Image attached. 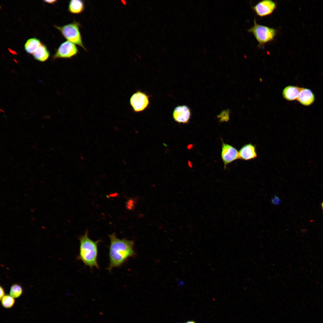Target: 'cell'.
I'll return each mask as SVG.
<instances>
[{"label": "cell", "mask_w": 323, "mask_h": 323, "mask_svg": "<svg viewBox=\"0 0 323 323\" xmlns=\"http://www.w3.org/2000/svg\"><path fill=\"white\" fill-rule=\"evenodd\" d=\"M109 237L110 240L109 252V263L107 269L110 272L113 268L121 266L129 258L134 256L135 253L133 240L119 239L115 232Z\"/></svg>", "instance_id": "1"}, {"label": "cell", "mask_w": 323, "mask_h": 323, "mask_svg": "<svg viewBox=\"0 0 323 323\" xmlns=\"http://www.w3.org/2000/svg\"><path fill=\"white\" fill-rule=\"evenodd\" d=\"M80 241L79 255L77 257L91 269L95 267L97 269L100 267L97 261L98 245L102 240L94 241L88 236V231L86 230L84 234L79 237Z\"/></svg>", "instance_id": "2"}, {"label": "cell", "mask_w": 323, "mask_h": 323, "mask_svg": "<svg viewBox=\"0 0 323 323\" xmlns=\"http://www.w3.org/2000/svg\"><path fill=\"white\" fill-rule=\"evenodd\" d=\"M81 26L80 24L75 20L62 26H55L56 28L67 41L79 46L85 51H87L83 44L80 30Z\"/></svg>", "instance_id": "3"}, {"label": "cell", "mask_w": 323, "mask_h": 323, "mask_svg": "<svg viewBox=\"0 0 323 323\" xmlns=\"http://www.w3.org/2000/svg\"><path fill=\"white\" fill-rule=\"evenodd\" d=\"M248 31L253 34L259 43V46L260 47L272 41L276 34L275 29L260 25L255 19L254 20V25Z\"/></svg>", "instance_id": "4"}, {"label": "cell", "mask_w": 323, "mask_h": 323, "mask_svg": "<svg viewBox=\"0 0 323 323\" xmlns=\"http://www.w3.org/2000/svg\"><path fill=\"white\" fill-rule=\"evenodd\" d=\"M150 97L139 90L134 93L130 99V103L134 112H141L147 108L150 104Z\"/></svg>", "instance_id": "5"}, {"label": "cell", "mask_w": 323, "mask_h": 323, "mask_svg": "<svg viewBox=\"0 0 323 323\" xmlns=\"http://www.w3.org/2000/svg\"><path fill=\"white\" fill-rule=\"evenodd\" d=\"M79 52L75 44L67 40L61 44L53 57L54 59H71L76 56Z\"/></svg>", "instance_id": "6"}, {"label": "cell", "mask_w": 323, "mask_h": 323, "mask_svg": "<svg viewBox=\"0 0 323 323\" xmlns=\"http://www.w3.org/2000/svg\"><path fill=\"white\" fill-rule=\"evenodd\" d=\"M221 157L225 169L228 164L239 159V152L232 145L224 143L222 139Z\"/></svg>", "instance_id": "7"}, {"label": "cell", "mask_w": 323, "mask_h": 323, "mask_svg": "<svg viewBox=\"0 0 323 323\" xmlns=\"http://www.w3.org/2000/svg\"><path fill=\"white\" fill-rule=\"evenodd\" d=\"M276 7L275 2L271 0H264L258 2L252 8L258 16L263 17L272 13Z\"/></svg>", "instance_id": "8"}, {"label": "cell", "mask_w": 323, "mask_h": 323, "mask_svg": "<svg viewBox=\"0 0 323 323\" xmlns=\"http://www.w3.org/2000/svg\"><path fill=\"white\" fill-rule=\"evenodd\" d=\"M191 112L190 109L186 105L178 106L176 107L173 113L174 120L179 124H187L190 120Z\"/></svg>", "instance_id": "9"}, {"label": "cell", "mask_w": 323, "mask_h": 323, "mask_svg": "<svg viewBox=\"0 0 323 323\" xmlns=\"http://www.w3.org/2000/svg\"><path fill=\"white\" fill-rule=\"evenodd\" d=\"M297 100L303 105L309 106L314 102L315 100V95L310 89L301 88Z\"/></svg>", "instance_id": "10"}, {"label": "cell", "mask_w": 323, "mask_h": 323, "mask_svg": "<svg viewBox=\"0 0 323 323\" xmlns=\"http://www.w3.org/2000/svg\"><path fill=\"white\" fill-rule=\"evenodd\" d=\"M239 158L244 160H249L256 158L257 155L255 147L251 144L243 146L239 152Z\"/></svg>", "instance_id": "11"}, {"label": "cell", "mask_w": 323, "mask_h": 323, "mask_svg": "<svg viewBox=\"0 0 323 323\" xmlns=\"http://www.w3.org/2000/svg\"><path fill=\"white\" fill-rule=\"evenodd\" d=\"M300 87L293 86H289L285 87L282 92L283 97L288 101L297 100L298 97Z\"/></svg>", "instance_id": "12"}, {"label": "cell", "mask_w": 323, "mask_h": 323, "mask_svg": "<svg viewBox=\"0 0 323 323\" xmlns=\"http://www.w3.org/2000/svg\"><path fill=\"white\" fill-rule=\"evenodd\" d=\"M84 1L81 0H71L69 1L68 11L74 14H79L83 13L85 9Z\"/></svg>", "instance_id": "13"}, {"label": "cell", "mask_w": 323, "mask_h": 323, "mask_svg": "<svg viewBox=\"0 0 323 323\" xmlns=\"http://www.w3.org/2000/svg\"><path fill=\"white\" fill-rule=\"evenodd\" d=\"M32 55L36 60L44 62L48 58L50 53L46 46L42 44L33 53Z\"/></svg>", "instance_id": "14"}, {"label": "cell", "mask_w": 323, "mask_h": 323, "mask_svg": "<svg viewBox=\"0 0 323 323\" xmlns=\"http://www.w3.org/2000/svg\"><path fill=\"white\" fill-rule=\"evenodd\" d=\"M42 44L40 40L36 38L28 39L24 45V48L27 53L33 54L35 50Z\"/></svg>", "instance_id": "15"}, {"label": "cell", "mask_w": 323, "mask_h": 323, "mask_svg": "<svg viewBox=\"0 0 323 323\" xmlns=\"http://www.w3.org/2000/svg\"><path fill=\"white\" fill-rule=\"evenodd\" d=\"M1 300L2 306L7 309L12 308L15 302L14 298L8 295H5Z\"/></svg>", "instance_id": "16"}, {"label": "cell", "mask_w": 323, "mask_h": 323, "mask_svg": "<svg viewBox=\"0 0 323 323\" xmlns=\"http://www.w3.org/2000/svg\"><path fill=\"white\" fill-rule=\"evenodd\" d=\"M23 290L22 287L18 284H15L11 287L10 295L14 298L20 297L22 294Z\"/></svg>", "instance_id": "17"}, {"label": "cell", "mask_w": 323, "mask_h": 323, "mask_svg": "<svg viewBox=\"0 0 323 323\" xmlns=\"http://www.w3.org/2000/svg\"><path fill=\"white\" fill-rule=\"evenodd\" d=\"M272 202L273 204L277 205L280 203V200L279 198L277 196H275L272 199Z\"/></svg>", "instance_id": "18"}, {"label": "cell", "mask_w": 323, "mask_h": 323, "mask_svg": "<svg viewBox=\"0 0 323 323\" xmlns=\"http://www.w3.org/2000/svg\"><path fill=\"white\" fill-rule=\"evenodd\" d=\"M0 300L5 295V291L4 288L1 286L0 287Z\"/></svg>", "instance_id": "19"}, {"label": "cell", "mask_w": 323, "mask_h": 323, "mask_svg": "<svg viewBox=\"0 0 323 323\" xmlns=\"http://www.w3.org/2000/svg\"><path fill=\"white\" fill-rule=\"evenodd\" d=\"M45 3H49L50 4H54L57 1L56 0H44L43 1Z\"/></svg>", "instance_id": "20"}, {"label": "cell", "mask_w": 323, "mask_h": 323, "mask_svg": "<svg viewBox=\"0 0 323 323\" xmlns=\"http://www.w3.org/2000/svg\"><path fill=\"white\" fill-rule=\"evenodd\" d=\"M185 323H196L194 321H189Z\"/></svg>", "instance_id": "21"}, {"label": "cell", "mask_w": 323, "mask_h": 323, "mask_svg": "<svg viewBox=\"0 0 323 323\" xmlns=\"http://www.w3.org/2000/svg\"><path fill=\"white\" fill-rule=\"evenodd\" d=\"M322 208L323 209V202L322 204Z\"/></svg>", "instance_id": "22"}]
</instances>
